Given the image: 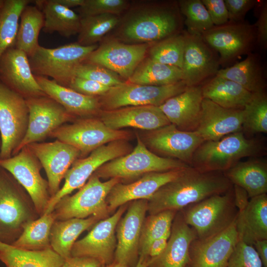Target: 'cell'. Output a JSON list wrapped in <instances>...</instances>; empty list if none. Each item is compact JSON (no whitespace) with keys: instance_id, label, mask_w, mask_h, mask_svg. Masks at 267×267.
Returning a JSON list of instances; mask_svg holds the SVG:
<instances>
[{"instance_id":"cell-1","label":"cell","mask_w":267,"mask_h":267,"mask_svg":"<svg viewBox=\"0 0 267 267\" xmlns=\"http://www.w3.org/2000/svg\"><path fill=\"white\" fill-rule=\"evenodd\" d=\"M178 1L131 3L110 37L128 44H153L182 32Z\"/></svg>"},{"instance_id":"cell-2","label":"cell","mask_w":267,"mask_h":267,"mask_svg":"<svg viewBox=\"0 0 267 267\" xmlns=\"http://www.w3.org/2000/svg\"><path fill=\"white\" fill-rule=\"evenodd\" d=\"M233 187L223 172H202L189 167L178 178L160 188L148 200L150 215L167 210L178 211Z\"/></svg>"},{"instance_id":"cell-3","label":"cell","mask_w":267,"mask_h":267,"mask_svg":"<svg viewBox=\"0 0 267 267\" xmlns=\"http://www.w3.org/2000/svg\"><path fill=\"white\" fill-rule=\"evenodd\" d=\"M39 217L26 190L0 167V242L12 244L26 225Z\"/></svg>"},{"instance_id":"cell-4","label":"cell","mask_w":267,"mask_h":267,"mask_svg":"<svg viewBox=\"0 0 267 267\" xmlns=\"http://www.w3.org/2000/svg\"><path fill=\"white\" fill-rule=\"evenodd\" d=\"M261 145L241 131L218 140L205 141L194 153L190 167L202 172H224L247 157L261 154Z\"/></svg>"},{"instance_id":"cell-5","label":"cell","mask_w":267,"mask_h":267,"mask_svg":"<svg viewBox=\"0 0 267 267\" xmlns=\"http://www.w3.org/2000/svg\"><path fill=\"white\" fill-rule=\"evenodd\" d=\"M180 211L185 222L195 230L199 240L208 239L223 231L235 222L238 214L233 187Z\"/></svg>"},{"instance_id":"cell-6","label":"cell","mask_w":267,"mask_h":267,"mask_svg":"<svg viewBox=\"0 0 267 267\" xmlns=\"http://www.w3.org/2000/svg\"><path fill=\"white\" fill-rule=\"evenodd\" d=\"M121 181L120 178H112L102 182L93 174L77 192L64 196L57 203L52 212L55 221L91 216L100 220L107 218L110 213L107 197L113 187Z\"/></svg>"},{"instance_id":"cell-7","label":"cell","mask_w":267,"mask_h":267,"mask_svg":"<svg viewBox=\"0 0 267 267\" xmlns=\"http://www.w3.org/2000/svg\"><path fill=\"white\" fill-rule=\"evenodd\" d=\"M190 167L176 159L150 151L137 135V144L129 153L101 166L93 173L99 178L131 179L151 172H166Z\"/></svg>"},{"instance_id":"cell-8","label":"cell","mask_w":267,"mask_h":267,"mask_svg":"<svg viewBox=\"0 0 267 267\" xmlns=\"http://www.w3.org/2000/svg\"><path fill=\"white\" fill-rule=\"evenodd\" d=\"M97 47V44L84 46L77 42L52 48L40 45L29 57V62L34 75L51 77L66 87L74 68L84 62Z\"/></svg>"},{"instance_id":"cell-9","label":"cell","mask_w":267,"mask_h":267,"mask_svg":"<svg viewBox=\"0 0 267 267\" xmlns=\"http://www.w3.org/2000/svg\"><path fill=\"white\" fill-rule=\"evenodd\" d=\"M49 137L75 147L83 158L103 145L129 138L130 133L111 129L98 117H88L77 118L71 124L61 126Z\"/></svg>"},{"instance_id":"cell-10","label":"cell","mask_w":267,"mask_h":267,"mask_svg":"<svg viewBox=\"0 0 267 267\" xmlns=\"http://www.w3.org/2000/svg\"><path fill=\"white\" fill-rule=\"evenodd\" d=\"M28 120L26 99L0 81V159L16 154L26 134Z\"/></svg>"},{"instance_id":"cell-11","label":"cell","mask_w":267,"mask_h":267,"mask_svg":"<svg viewBox=\"0 0 267 267\" xmlns=\"http://www.w3.org/2000/svg\"><path fill=\"white\" fill-rule=\"evenodd\" d=\"M187 87L183 81L164 86H149L127 81L111 87L99 97L102 110H114L127 106H159L169 98Z\"/></svg>"},{"instance_id":"cell-12","label":"cell","mask_w":267,"mask_h":267,"mask_svg":"<svg viewBox=\"0 0 267 267\" xmlns=\"http://www.w3.org/2000/svg\"><path fill=\"white\" fill-rule=\"evenodd\" d=\"M125 141L109 142L95 149L88 156L75 161L64 177L62 187L51 197L44 214L51 213L62 197L82 187L101 166L130 153V146Z\"/></svg>"},{"instance_id":"cell-13","label":"cell","mask_w":267,"mask_h":267,"mask_svg":"<svg viewBox=\"0 0 267 267\" xmlns=\"http://www.w3.org/2000/svg\"><path fill=\"white\" fill-rule=\"evenodd\" d=\"M0 167L11 174L26 190L39 216L44 215L51 198L48 183L41 174V162L31 149L26 146L15 155L0 159Z\"/></svg>"},{"instance_id":"cell-14","label":"cell","mask_w":267,"mask_h":267,"mask_svg":"<svg viewBox=\"0 0 267 267\" xmlns=\"http://www.w3.org/2000/svg\"><path fill=\"white\" fill-rule=\"evenodd\" d=\"M201 37L219 53L220 65L223 66L250 53L256 43L255 26L244 21L214 26Z\"/></svg>"},{"instance_id":"cell-15","label":"cell","mask_w":267,"mask_h":267,"mask_svg":"<svg viewBox=\"0 0 267 267\" xmlns=\"http://www.w3.org/2000/svg\"><path fill=\"white\" fill-rule=\"evenodd\" d=\"M26 101L29 109L28 128L17 153L30 144L44 140L61 126L77 119L47 95L28 98Z\"/></svg>"},{"instance_id":"cell-16","label":"cell","mask_w":267,"mask_h":267,"mask_svg":"<svg viewBox=\"0 0 267 267\" xmlns=\"http://www.w3.org/2000/svg\"><path fill=\"white\" fill-rule=\"evenodd\" d=\"M151 44H128L104 38L84 62L102 66L127 81L146 55Z\"/></svg>"},{"instance_id":"cell-17","label":"cell","mask_w":267,"mask_h":267,"mask_svg":"<svg viewBox=\"0 0 267 267\" xmlns=\"http://www.w3.org/2000/svg\"><path fill=\"white\" fill-rule=\"evenodd\" d=\"M128 205L120 206L111 216L98 221L85 236L76 241L71 256L94 258L103 265L112 263L117 245L116 226Z\"/></svg>"},{"instance_id":"cell-18","label":"cell","mask_w":267,"mask_h":267,"mask_svg":"<svg viewBox=\"0 0 267 267\" xmlns=\"http://www.w3.org/2000/svg\"><path fill=\"white\" fill-rule=\"evenodd\" d=\"M147 204L146 200H135L129 204L126 214L116 226L117 245L114 260L130 267H135L139 258V240Z\"/></svg>"},{"instance_id":"cell-19","label":"cell","mask_w":267,"mask_h":267,"mask_svg":"<svg viewBox=\"0 0 267 267\" xmlns=\"http://www.w3.org/2000/svg\"><path fill=\"white\" fill-rule=\"evenodd\" d=\"M185 45L181 70L187 87L201 85L216 75L220 65L217 52L201 36L184 31Z\"/></svg>"},{"instance_id":"cell-20","label":"cell","mask_w":267,"mask_h":267,"mask_svg":"<svg viewBox=\"0 0 267 267\" xmlns=\"http://www.w3.org/2000/svg\"><path fill=\"white\" fill-rule=\"evenodd\" d=\"M145 139L146 144L155 151L189 166L194 153L204 141L195 131L180 130L172 124L150 131Z\"/></svg>"},{"instance_id":"cell-21","label":"cell","mask_w":267,"mask_h":267,"mask_svg":"<svg viewBox=\"0 0 267 267\" xmlns=\"http://www.w3.org/2000/svg\"><path fill=\"white\" fill-rule=\"evenodd\" d=\"M27 146L39 159L45 172L51 197L59 190L61 181L73 163L81 157L80 152L75 147L57 139Z\"/></svg>"},{"instance_id":"cell-22","label":"cell","mask_w":267,"mask_h":267,"mask_svg":"<svg viewBox=\"0 0 267 267\" xmlns=\"http://www.w3.org/2000/svg\"><path fill=\"white\" fill-rule=\"evenodd\" d=\"M0 81L25 99L46 95L35 77L28 56L14 46L0 58Z\"/></svg>"},{"instance_id":"cell-23","label":"cell","mask_w":267,"mask_h":267,"mask_svg":"<svg viewBox=\"0 0 267 267\" xmlns=\"http://www.w3.org/2000/svg\"><path fill=\"white\" fill-rule=\"evenodd\" d=\"M239 242L235 222L221 233L205 240L194 239L189 247L190 267H227Z\"/></svg>"},{"instance_id":"cell-24","label":"cell","mask_w":267,"mask_h":267,"mask_svg":"<svg viewBox=\"0 0 267 267\" xmlns=\"http://www.w3.org/2000/svg\"><path fill=\"white\" fill-rule=\"evenodd\" d=\"M186 168L151 172L143 175L133 182L117 183L111 189L106 198L109 213L133 201L149 200L160 188L179 177Z\"/></svg>"},{"instance_id":"cell-25","label":"cell","mask_w":267,"mask_h":267,"mask_svg":"<svg viewBox=\"0 0 267 267\" xmlns=\"http://www.w3.org/2000/svg\"><path fill=\"white\" fill-rule=\"evenodd\" d=\"M243 109H228L203 98L196 130L205 141L218 140L240 131L243 124Z\"/></svg>"},{"instance_id":"cell-26","label":"cell","mask_w":267,"mask_h":267,"mask_svg":"<svg viewBox=\"0 0 267 267\" xmlns=\"http://www.w3.org/2000/svg\"><path fill=\"white\" fill-rule=\"evenodd\" d=\"M108 128L116 130L126 127L153 131L170 124L159 106H127L101 110L98 117Z\"/></svg>"},{"instance_id":"cell-27","label":"cell","mask_w":267,"mask_h":267,"mask_svg":"<svg viewBox=\"0 0 267 267\" xmlns=\"http://www.w3.org/2000/svg\"><path fill=\"white\" fill-rule=\"evenodd\" d=\"M203 99L201 85L187 87L159 107L170 123L178 129L194 131L198 124Z\"/></svg>"},{"instance_id":"cell-28","label":"cell","mask_w":267,"mask_h":267,"mask_svg":"<svg viewBox=\"0 0 267 267\" xmlns=\"http://www.w3.org/2000/svg\"><path fill=\"white\" fill-rule=\"evenodd\" d=\"M196 238L195 230L185 222L181 211H178L165 249L157 257L150 259L148 267H187L190 245Z\"/></svg>"},{"instance_id":"cell-29","label":"cell","mask_w":267,"mask_h":267,"mask_svg":"<svg viewBox=\"0 0 267 267\" xmlns=\"http://www.w3.org/2000/svg\"><path fill=\"white\" fill-rule=\"evenodd\" d=\"M35 77L46 95L77 118L97 117L102 110L99 97L83 94L47 77Z\"/></svg>"},{"instance_id":"cell-30","label":"cell","mask_w":267,"mask_h":267,"mask_svg":"<svg viewBox=\"0 0 267 267\" xmlns=\"http://www.w3.org/2000/svg\"><path fill=\"white\" fill-rule=\"evenodd\" d=\"M239 241L253 245L258 241L267 239V194L250 199L235 221Z\"/></svg>"},{"instance_id":"cell-31","label":"cell","mask_w":267,"mask_h":267,"mask_svg":"<svg viewBox=\"0 0 267 267\" xmlns=\"http://www.w3.org/2000/svg\"><path fill=\"white\" fill-rule=\"evenodd\" d=\"M223 173L232 185L244 189L250 199L267 193V164L264 160L239 161Z\"/></svg>"},{"instance_id":"cell-32","label":"cell","mask_w":267,"mask_h":267,"mask_svg":"<svg viewBox=\"0 0 267 267\" xmlns=\"http://www.w3.org/2000/svg\"><path fill=\"white\" fill-rule=\"evenodd\" d=\"M203 98L228 109H243L253 93L230 80L214 76L201 85Z\"/></svg>"},{"instance_id":"cell-33","label":"cell","mask_w":267,"mask_h":267,"mask_svg":"<svg viewBox=\"0 0 267 267\" xmlns=\"http://www.w3.org/2000/svg\"><path fill=\"white\" fill-rule=\"evenodd\" d=\"M34 1L44 14L43 30L44 33L57 32L65 38L78 34L81 19L79 14L59 4L55 0H37Z\"/></svg>"},{"instance_id":"cell-34","label":"cell","mask_w":267,"mask_h":267,"mask_svg":"<svg viewBox=\"0 0 267 267\" xmlns=\"http://www.w3.org/2000/svg\"><path fill=\"white\" fill-rule=\"evenodd\" d=\"M216 75L232 81L252 93L265 91V75L257 54H248L241 61L219 69Z\"/></svg>"},{"instance_id":"cell-35","label":"cell","mask_w":267,"mask_h":267,"mask_svg":"<svg viewBox=\"0 0 267 267\" xmlns=\"http://www.w3.org/2000/svg\"><path fill=\"white\" fill-rule=\"evenodd\" d=\"M100 220L91 216L86 219L55 221L50 234L51 248L64 260L69 258L72 247L80 235Z\"/></svg>"},{"instance_id":"cell-36","label":"cell","mask_w":267,"mask_h":267,"mask_svg":"<svg viewBox=\"0 0 267 267\" xmlns=\"http://www.w3.org/2000/svg\"><path fill=\"white\" fill-rule=\"evenodd\" d=\"M64 260L51 248L26 250L0 242V261L6 267H61Z\"/></svg>"},{"instance_id":"cell-37","label":"cell","mask_w":267,"mask_h":267,"mask_svg":"<svg viewBox=\"0 0 267 267\" xmlns=\"http://www.w3.org/2000/svg\"><path fill=\"white\" fill-rule=\"evenodd\" d=\"M180 81H183V74L180 68L156 62L146 55L127 81L139 85L164 86Z\"/></svg>"},{"instance_id":"cell-38","label":"cell","mask_w":267,"mask_h":267,"mask_svg":"<svg viewBox=\"0 0 267 267\" xmlns=\"http://www.w3.org/2000/svg\"><path fill=\"white\" fill-rule=\"evenodd\" d=\"M14 47L31 56L40 46L39 36L44 27V15L36 5L28 4L22 10Z\"/></svg>"},{"instance_id":"cell-39","label":"cell","mask_w":267,"mask_h":267,"mask_svg":"<svg viewBox=\"0 0 267 267\" xmlns=\"http://www.w3.org/2000/svg\"><path fill=\"white\" fill-rule=\"evenodd\" d=\"M55 221L52 212L44 214L28 223L12 245L26 250L39 251L51 248L50 234Z\"/></svg>"},{"instance_id":"cell-40","label":"cell","mask_w":267,"mask_h":267,"mask_svg":"<svg viewBox=\"0 0 267 267\" xmlns=\"http://www.w3.org/2000/svg\"><path fill=\"white\" fill-rule=\"evenodd\" d=\"M33 0H4L0 8V58L15 46L21 13Z\"/></svg>"},{"instance_id":"cell-41","label":"cell","mask_w":267,"mask_h":267,"mask_svg":"<svg viewBox=\"0 0 267 267\" xmlns=\"http://www.w3.org/2000/svg\"><path fill=\"white\" fill-rule=\"evenodd\" d=\"M178 211L167 210L145 217L139 244V257H148L151 243L155 240L171 233L173 221Z\"/></svg>"},{"instance_id":"cell-42","label":"cell","mask_w":267,"mask_h":267,"mask_svg":"<svg viewBox=\"0 0 267 267\" xmlns=\"http://www.w3.org/2000/svg\"><path fill=\"white\" fill-rule=\"evenodd\" d=\"M120 18V16L109 14L81 17L77 43L89 46L100 42L116 28Z\"/></svg>"},{"instance_id":"cell-43","label":"cell","mask_w":267,"mask_h":267,"mask_svg":"<svg viewBox=\"0 0 267 267\" xmlns=\"http://www.w3.org/2000/svg\"><path fill=\"white\" fill-rule=\"evenodd\" d=\"M184 31L151 44L146 56L160 63L181 70L185 45Z\"/></svg>"},{"instance_id":"cell-44","label":"cell","mask_w":267,"mask_h":267,"mask_svg":"<svg viewBox=\"0 0 267 267\" xmlns=\"http://www.w3.org/2000/svg\"><path fill=\"white\" fill-rule=\"evenodd\" d=\"M178 3L180 13L185 18L188 33L201 36L214 26L201 0H180Z\"/></svg>"},{"instance_id":"cell-45","label":"cell","mask_w":267,"mask_h":267,"mask_svg":"<svg viewBox=\"0 0 267 267\" xmlns=\"http://www.w3.org/2000/svg\"><path fill=\"white\" fill-rule=\"evenodd\" d=\"M243 127L252 133H267V97L265 91L253 93L243 108Z\"/></svg>"},{"instance_id":"cell-46","label":"cell","mask_w":267,"mask_h":267,"mask_svg":"<svg viewBox=\"0 0 267 267\" xmlns=\"http://www.w3.org/2000/svg\"><path fill=\"white\" fill-rule=\"evenodd\" d=\"M77 77L93 80L109 87L125 81L117 74L98 65L83 62L76 66L71 74V78Z\"/></svg>"},{"instance_id":"cell-47","label":"cell","mask_w":267,"mask_h":267,"mask_svg":"<svg viewBox=\"0 0 267 267\" xmlns=\"http://www.w3.org/2000/svg\"><path fill=\"white\" fill-rule=\"evenodd\" d=\"M130 3L127 0H84L78 10L81 18L107 14L121 16Z\"/></svg>"},{"instance_id":"cell-48","label":"cell","mask_w":267,"mask_h":267,"mask_svg":"<svg viewBox=\"0 0 267 267\" xmlns=\"http://www.w3.org/2000/svg\"><path fill=\"white\" fill-rule=\"evenodd\" d=\"M227 267H263L253 245L239 241L228 261Z\"/></svg>"},{"instance_id":"cell-49","label":"cell","mask_w":267,"mask_h":267,"mask_svg":"<svg viewBox=\"0 0 267 267\" xmlns=\"http://www.w3.org/2000/svg\"><path fill=\"white\" fill-rule=\"evenodd\" d=\"M66 87L83 94L94 97L103 95L111 88L93 80L77 77H72Z\"/></svg>"},{"instance_id":"cell-50","label":"cell","mask_w":267,"mask_h":267,"mask_svg":"<svg viewBox=\"0 0 267 267\" xmlns=\"http://www.w3.org/2000/svg\"><path fill=\"white\" fill-rule=\"evenodd\" d=\"M228 15V22L244 21L246 13L258 2L257 0H224Z\"/></svg>"},{"instance_id":"cell-51","label":"cell","mask_w":267,"mask_h":267,"mask_svg":"<svg viewBox=\"0 0 267 267\" xmlns=\"http://www.w3.org/2000/svg\"><path fill=\"white\" fill-rule=\"evenodd\" d=\"M206 8L214 26L228 22L227 10L224 0H201Z\"/></svg>"},{"instance_id":"cell-52","label":"cell","mask_w":267,"mask_h":267,"mask_svg":"<svg viewBox=\"0 0 267 267\" xmlns=\"http://www.w3.org/2000/svg\"><path fill=\"white\" fill-rule=\"evenodd\" d=\"M258 20L254 25L256 33V43L262 48L267 45V4L265 1L261 5Z\"/></svg>"},{"instance_id":"cell-53","label":"cell","mask_w":267,"mask_h":267,"mask_svg":"<svg viewBox=\"0 0 267 267\" xmlns=\"http://www.w3.org/2000/svg\"><path fill=\"white\" fill-rule=\"evenodd\" d=\"M98 260L86 257H72L64 260L61 267H102Z\"/></svg>"},{"instance_id":"cell-54","label":"cell","mask_w":267,"mask_h":267,"mask_svg":"<svg viewBox=\"0 0 267 267\" xmlns=\"http://www.w3.org/2000/svg\"><path fill=\"white\" fill-rule=\"evenodd\" d=\"M170 234L171 233L165 235L154 240L151 243L149 247L147 255L150 259L157 257L163 252L167 246Z\"/></svg>"},{"instance_id":"cell-55","label":"cell","mask_w":267,"mask_h":267,"mask_svg":"<svg viewBox=\"0 0 267 267\" xmlns=\"http://www.w3.org/2000/svg\"><path fill=\"white\" fill-rule=\"evenodd\" d=\"M234 201L238 211L243 210L248 203L250 198L247 192L242 188L233 185Z\"/></svg>"},{"instance_id":"cell-56","label":"cell","mask_w":267,"mask_h":267,"mask_svg":"<svg viewBox=\"0 0 267 267\" xmlns=\"http://www.w3.org/2000/svg\"><path fill=\"white\" fill-rule=\"evenodd\" d=\"M253 246L262 261L263 266L267 267V239L258 240Z\"/></svg>"},{"instance_id":"cell-57","label":"cell","mask_w":267,"mask_h":267,"mask_svg":"<svg viewBox=\"0 0 267 267\" xmlns=\"http://www.w3.org/2000/svg\"><path fill=\"white\" fill-rule=\"evenodd\" d=\"M59 4L71 9L72 7H80L84 3V0H55Z\"/></svg>"},{"instance_id":"cell-58","label":"cell","mask_w":267,"mask_h":267,"mask_svg":"<svg viewBox=\"0 0 267 267\" xmlns=\"http://www.w3.org/2000/svg\"><path fill=\"white\" fill-rule=\"evenodd\" d=\"M150 259L148 257L139 256L135 267H148Z\"/></svg>"},{"instance_id":"cell-59","label":"cell","mask_w":267,"mask_h":267,"mask_svg":"<svg viewBox=\"0 0 267 267\" xmlns=\"http://www.w3.org/2000/svg\"><path fill=\"white\" fill-rule=\"evenodd\" d=\"M102 267H130L124 264L114 260L112 263L106 265H103Z\"/></svg>"},{"instance_id":"cell-60","label":"cell","mask_w":267,"mask_h":267,"mask_svg":"<svg viewBox=\"0 0 267 267\" xmlns=\"http://www.w3.org/2000/svg\"><path fill=\"white\" fill-rule=\"evenodd\" d=\"M3 1V0H0V8L1 7V6L2 4Z\"/></svg>"},{"instance_id":"cell-61","label":"cell","mask_w":267,"mask_h":267,"mask_svg":"<svg viewBox=\"0 0 267 267\" xmlns=\"http://www.w3.org/2000/svg\"><path fill=\"white\" fill-rule=\"evenodd\" d=\"M0 147H1V141H0Z\"/></svg>"},{"instance_id":"cell-62","label":"cell","mask_w":267,"mask_h":267,"mask_svg":"<svg viewBox=\"0 0 267 267\" xmlns=\"http://www.w3.org/2000/svg\"><path fill=\"white\" fill-rule=\"evenodd\" d=\"M187 267H190L189 265H188V266H187Z\"/></svg>"}]
</instances>
